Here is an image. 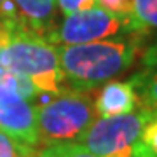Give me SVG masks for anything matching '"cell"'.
Listing matches in <instances>:
<instances>
[{
	"instance_id": "9a60e30c",
	"label": "cell",
	"mask_w": 157,
	"mask_h": 157,
	"mask_svg": "<svg viewBox=\"0 0 157 157\" xmlns=\"http://www.w3.org/2000/svg\"><path fill=\"white\" fill-rule=\"evenodd\" d=\"M59 11L67 16L72 12H78V11H86L91 7L96 6V0H56Z\"/></svg>"
},
{
	"instance_id": "2e32d148",
	"label": "cell",
	"mask_w": 157,
	"mask_h": 157,
	"mask_svg": "<svg viewBox=\"0 0 157 157\" xmlns=\"http://www.w3.org/2000/svg\"><path fill=\"white\" fill-rule=\"evenodd\" d=\"M16 7L12 0H0V19H14Z\"/></svg>"
},
{
	"instance_id": "8fae6325",
	"label": "cell",
	"mask_w": 157,
	"mask_h": 157,
	"mask_svg": "<svg viewBox=\"0 0 157 157\" xmlns=\"http://www.w3.org/2000/svg\"><path fill=\"white\" fill-rule=\"evenodd\" d=\"M39 157H100L94 155L87 148L75 143V141H67V143H49L42 145L39 148Z\"/></svg>"
},
{
	"instance_id": "ba28073f",
	"label": "cell",
	"mask_w": 157,
	"mask_h": 157,
	"mask_svg": "<svg viewBox=\"0 0 157 157\" xmlns=\"http://www.w3.org/2000/svg\"><path fill=\"white\" fill-rule=\"evenodd\" d=\"M16 7L14 21L21 28L40 37L47 35L56 26V0H12Z\"/></svg>"
},
{
	"instance_id": "7a4b0ae2",
	"label": "cell",
	"mask_w": 157,
	"mask_h": 157,
	"mask_svg": "<svg viewBox=\"0 0 157 157\" xmlns=\"http://www.w3.org/2000/svg\"><path fill=\"white\" fill-rule=\"evenodd\" d=\"M4 72L16 73L30 80L45 101L68 91L58 47L44 37L21 28L14 19L11 37L0 49V75Z\"/></svg>"
},
{
	"instance_id": "4fadbf2b",
	"label": "cell",
	"mask_w": 157,
	"mask_h": 157,
	"mask_svg": "<svg viewBox=\"0 0 157 157\" xmlns=\"http://www.w3.org/2000/svg\"><path fill=\"white\" fill-rule=\"evenodd\" d=\"M32 148H35V147L21 145L16 140H12L11 136H7L6 133L0 131V157H19L30 152Z\"/></svg>"
},
{
	"instance_id": "30bf717a",
	"label": "cell",
	"mask_w": 157,
	"mask_h": 157,
	"mask_svg": "<svg viewBox=\"0 0 157 157\" xmlns=\"http://www.w3.org/2000/svg\"><path fill=\"white\" fill-rule=\"evenodd\" d=\"M131 25L133 30L140 33L157 30V0H133Z\"/></svg>"
},
{
	"instance_id": "e0dca14e",
	"label": "cell",
	"mask_w": 157,
	"mask_h": 157,
	"mask_svg": "<svg viewBox=\"0 0 157 157\" xmlns=\"http://www.w3.org/2000/svg\"><path fill=\"white\" fill-rule=\"evenodd\" d=\"M19 157H39V148H32L30 152H26V154H23Z\"/></svg>"
},
{
	"instance_id": "6da1fadb",
	"label": "cell",
	"mask_w": 157,
	"mask_h": 157,
	"mask_svg": "<svg viewBox=\"0 0 157 157\" xmlns=\"http://www.w3.org/2000/svg\"><path fill=\"white\" fill-rule=\"evenodd\" d=\"M145 33L124 32L119 37L78 45H59L58 56L68 89L96 91L133 67Z\"/></svg>"
},
{
	"instance_id": "7c38bea8",
	"label": "cell",
	"mask_w": 157,
	"mask_h": 157,
	"mask_svg": "<svg viewBox=\"0 0 157 157\" xmlns=\"http://www.w3.org/2000/svg\"><path fill=\"white\" fill-rule=\"evenodd\" d=\"M136 157H157V112H152L148 122L143 128Z\"/></svg>"
},
{
	"instance_id": "8992f818",
	"label": "cell",
	"mask_w": 157,
	"mask_h": 157,
	"mask_svg": "<svg viewBox=\"0 0 157 157\" xmlns=\"http://www.w3.org/2000/svg\"><path fill=\"white\" fill-rule=\"evenodd\" d=\"M0 131L26 147L40 145L35 107L0 82Z\"/></svg>"
},
{
	"instance_id": "5b68a950",
	"label": "cell",
	"mask_w": 157,
	"mask_h": 157,
	"mask_svg": "<svg viewBox=\"0 0 157 157\" xmlns=\"http://www.w3.org/2000/svg\"><path fill=\"white\" fill-rule=\"evenodd\" d=\"M121 32H135L131 17H121L101 7L67 14L45 40L54 45H78L115 37Z\"/></svg>"
},
{
	"instance_id": "5bb4252c",
	"label": "cell",
	"mask_w": 157,
	"mask_h": 157,
	"mask_svg": "<svg viewBox=\"0 0 157 157\" xmlns=\"http://www.w3.org/2000/svg\"><path fill=\"white\" fill-rule=\"evenodd\" d=\"M96 4L121 17H131L133 14V0H96Z\"/></svg>"
},
{
	"instance_id": "277c9868",
	"label": "cell",
	"mask_w": 157,
	"mask_h": 157,
	"mask_svg": "<svg viewBox=\"0 0 157 157\" xmlns=\"http://www.w3.org/2000/svg\"><path fill=\"white\" fill-rule=\"evenodd\" d=\"M150 115L152 110L140 107L115 117H100L77 143L100 157H136L140 136Z\"/></svg>"
},
{
	"instance_id": "52a82bcc",
	"label": "cell",
	"mask_w": 157,
	"mask_h": 157,
	"mask_svg": "<svg viewBox=\"0 0 157 157\" xmlns=\"http://www.w3.org/2000/svg\"><path fill=\"white\" fill-rule=\"evenodd\" d=\"M140 108L131 80H108L94 93V112L98 117H115Z\"/></svg>"
},
{
	"instance_id": "9c48e42d",
	"label": "cell",
	"mask_w": 157,
	"mask_h": 157,
	"mask_svg": "<svg viewBox=\"0 0 157 157\" xmlns=\"http://www.w3.org/2000/svg\"><path fill=\"white\" fill-rule=\"evenodd\" d=\"M141 108L157 112V44L143 52L140 70L131 77Z\"/></svg>"
},
{
	"instance_id": "3957f363",
	"label": "cell",
	"mask_w": 157,
	"mask_h": 157,
	"mask_svg": "<svg viewBox=\"0 0 157 157\" xmlns=\"http://www.w3.org/2000/svg\"><path fill=\"white\" fill-rule=\"evenodd\" d=\"M35 112L40 145L77 143L96 119L94 96L93 91L68 89L35 107Z\"/></svg>"
}]
</instances>
